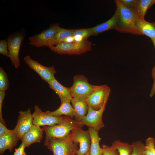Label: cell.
Wrapping results in <instances>:
<instances>
[{"label":"cell","instance_id":"obj_35","mask_svg":"<svg viewBox=\"0 0 155 155\" xmlns=\"http://www.w3.org/2000/svg\"><path fill=\"white\" fill-rule=\"evenodd\" d=\"M152 73L154 83L150 94V96L151 97H153L155 94V66L152 70Z\"/></svg>","mask_w":155,"mask_h":155},{"label":"cell","instance_id":"obj_37","mask_svg":"<svg viewBox=\"0 0 155 155\" xmlns=\"http://www.w3.org/2000/svg\"><path fill=\"white\" fill-rule=\"evenodd\" d=\"M85 155H90V150Z\"/></svg>","mask_w":155,"mask_h":155},{"label":"cell","instance_id":"obj_4","mask_svg":"<svg viewBox=\"0 0 155 155\" xmlns=\"http://www.w3.org/2000/svg\"><path fill=\"white\" fill-rule=\"evenodd\" d=\"M80 122L69 117L65 122L52 127L43 126L42 128L46 134V137L55 138H61L69 135L73 129L82 127Z\"/></svg>","mask_w":155,"mask_h":155},{"label":"cell","instance_id":"obj_18","mask_svg":"<svg viewBox=\"0 0 155 155\" xmlns=\"http://www.w3.org/2000/svg\"><path fill=\"white\" fill-rule=\"evenodd\" d=\"M71 102L75 111V120L80 122L86 115L88 106L84 100L73 98Z\"/></svg>","mask_w":155,"mask_h":155},{"label":"cell","instance_id":"obj_16","mask_svg":"<svg viewBox=\"0 0 155 155\" xmlns=\"http://www.w3.org/2000/svg\"><path fill=\"white\" fill-rule=\"evenodd\" d=\"M137 29L140 34L149 37L152 42L155 41V22H150L144 19L138 18L135 22Z\"/></svg>","mask_w":155,"mask_h":155},{"label":"cell","instance_id":"obj_28","mask_svg":"<svg viewBox=\"0 0 155 155\" xmlns=\"http://www.w3.org/2000/svg\"><path fill=\"white\" fill-rule=\"evenodd\" d=\"M93 28L86 29H74L73 36H80L84 39H87L90 36H92Z\"/></svg>","mask_w":155,"mask_h":155},{"label":"cell","instance_id":"obj_29","mask_svg":"<svg viewBox=\"0 0 155 155\" xmlns=\"http://www.w3.org/2000/svg\"><path fill=\"white\" fill-rule=\"evenodd\" d=\"M102 155H119L117 150L112 146L103 145L102 146Z\"/></svg>","mask_w":155,"mask_h":155},{"label":"cell","instance_id":"obj_17","mask_svg":"<svg viewBox=\"0 0 155 155\" xmlns=\"http://www.w3.org/2000/svg\"><path fill=\"white\" fill-rule=\"evenodd\" d=\"M19 140L14 129L12 132L0 137V155H3L7 150L11 152Z\"/></svg>","mask_w":155,"mask_h":155},{"label":"cell","instance_id":"obj_5","mask_svg":"<svg viewBox=\"0 0 155 155\" xmlns=\"http://www.w3.org/2000/svg\"><path fill=\"white\" fill-rule=\"evenodd\" d=\"M93 86V91L84 101L88 107L98 110L106 104L111 89L106 85Z\"/></svg>","mask_w":155,"mask_h":155},{"label":"cell","instance_id":"obj_30","mask_svg":"<svg viewBox=\"0 0 155 155\" xmlns=\"http://www.w3.org/2000/svg\"><path fill=\"white\" fill-rule=\"evenodd\" d=\"M8 51L7 39L0 40V54L6 57H8Z\"/></svg>","mask_w":155,"mask_h":155},{"label":"cell","instance_id":"obj_34","mask_svg":"<svg viewBox=\"0 0 155 155\" xmlns=\"http://www.w3.org/2000/svg\"><path fill=\"white\" fill-rule=\"evenodd\" d=\"M13 131V129L10 130L7 129L6 125L0 122V137L10 133Z\"/></svg>","mask_w":155,"mask_h":155},{"label":"cell","instance_id":"obj_12","mask_svg":"<svg viewBox=\"0 0 155 155\" xmlns=\"http://www.w3.org/2000/svg\"><path fill=\"white\" fill-rule=\"evenodd\" d=\"M71 134L73 141L79 145L77 155H85L90 148V139L88 130H83L82 127H77L71 131Z\"/></svg>","mask_w":155,"mask_h":155},{"label":"cell","instance_id":"obj_7","mask_svg":"<svg viewBox=\"0 0 155 155\" xmlns=\"http://www.w3.org/2000/svg\"><path fill=\"white\" fill-rule=\"evenodd\" d=\"M59 28L58 24L51 25L48 28L40 33L29 37V44L37 48L44 46L49 48L53 46L54 38Z\"/></svg>","mask_w":155,"mask_h":155},{"label":"cell","instance_id":"obj_25","mask_svg":"<svg viewBox=\"0 0 155 155\" xmlns=\"http://www.w3.org/2000/svg\"><path fill=\"white\" fill-rule=\"evenodd\" d=\"M131 145L132 150L131 155H145V145L141 142H133Z\"/></svg>","mask_w":155,"mask_h":155},{"label":"cell","instance_id":"obj_32","mask_svg":"<svg viewBox=\"0 0 155 155\" xmlns=\"http://www.w3.org/2000/svg\"><path fill=\"white\" fill-rule=\"evenodd\" d=\"M26 147L25 144L22 142L19 147L15 149L13 155H26L25 151Z\"/></svg>","mask_w":155,"mask_h":155},{"label":"cell","instance_id":"obj_27","mask_svg":"<svg viewBox=\"0 0 155 155\" xmlns=\"http://www.w3.org/2000/svg\"><path fill=\"white\" fill-rule=\"evenodd\" d=\"M145 155H155V139L149 137L146 140Z\"/></svg>","mask_w":155,"mask_h":155},{"label":"cell","instance_id":"obj_38","mask_svg":"<svg viewBox=\"0 0 155 155\" xmlns=\"http://www.w3.org/2000/svg\"><path fill=\"white\" fill-rule=\"evenodd\" d=\"M154 44V45L155 46V41H153L152 42Z\"/></svg>","mask_w":155,"mask_h":155},{"label":"cell","instance_id":"obj_8","mask_svg":"<svg viewBox=\"0 0 155 155\" xmlns=\"http://www.w3.org/2000/svg\"><path fill=\"white\" fill-rule=\"evenodd\" d=\"M34 111L32 114L33 124L40 127L47 126L52 127L65 122L69 117L63 116H55L43 112L37 105H35Z\"/></svg>","mask_w":155,"mask_h":155},{"label":"cell","instance_id":"obj_14","mask_svg":"<svg viewBox=\"0 0 155 155\" xmlns=\"http://www.w3.org/2000/svg\"><path fill=\"white\" fill-rule=\"evenodd\" d=\"M44 130L40 127L33 125L30 130L23 136L21 141L26 147L33 144L40 143L43 137Z\"/></svg>","mask_w":155,"mask_h":155},{"label":"cell","instance_id":"obj_23","mask_svg":"<svg viewBox=\"0 0 155 155\" xmlns=\"http://www.w3.org/2000/svg\"><path fill=\"white\" fill-rule=\"evenodd\" d=\"M111 146L117 150L119 155H131V154L132 148L131 144L117 140L112 143Z\"/></svg>","mask_w":155,"mask_h":155},{"label":"cell","instance_id":"obj_22","mask_svg":"<svg viewBox=\"0 0 155 155\" xmlns=\"http://www.w3.org/2000/svg\"><path fill=\"white\" fill-rule=\"evenodd\" d=\"M154 3L155 0H136L133 10L138 18L144 19V16L147 10Z\"/></svg>","mask_w":155,"mask_h":155},{"label":"cell","instance_id":"obj_31","mask_svg":"<svg viewBox=\"0 0 155 155\" xmlns=\"http://www.w3.org/2000/svg\"><path fill=\"white\" fill-rule=\"evenodd\" d=\"M5 96V91H0V121L5 125V122L3 118L2 113L3 103Z\"/></svg>","mask_w":155,"mask_h":155},{"label":"cell","instance_id":"obj_2","mask_svg":"<svg viewBox=\"0 0 155 155\" xmlns=\"http://www.w3.org/2000/svg\"><path fill=\"white\" fill-rule=\"evenodd\" d=\"M44 144L53 152V155H75L78 150V144L73 141L71 132L61 138L46 137Z\"/></svg>","mask_w":155,"mask_h":155},{"label":"cell","instance_id":"obj_11","mask_svg":"<svg viewBox=\"0 0 155 155\" xmlns=\"http://www.w3.org/2000/svg\"><path fill=\"white\" fill-rule=\"evenodd\" d=\"M19 113L17 124L13 129L19 140H21L33 125V118L30 108L26 111H20Z\"/></svg>","mask_w":155,"mask_h":155},{"label":"cell","instance_id":"obj_33","mask_svg":"<svg viewBox=\"0 0 155 155\" xmlns=\"http://www.w3.org/2000/svg\"><path fill=\"white\" fill-rule=\"evenodd\" d=\"M121 3L126 7L133 9L136 2V0H120Z\"/></svg>","mask_w":155,"mask_h":155},{"label":"cell","instance_id":"obj_6","mask_svg":"<svg viewBox=\"0 0 155 155\" xmlns=\"http://www.w3.org/2000/svg\"><path fill=\"white\" fill-rule=\"evenodd\" d=\"M73 98L85 100L93 92L94 86L83 75H76L73 77V84L69 88Z\"/></svg>","mask_w":155,"mask_h":155},{"label":"cell","instance_id":"obj_24","mask_svg":"<svg viewBox=\"0 0 155 155\" xmlns=\"http://www.w3.org/2000/svg\"><path fill=\"white\" fill-rule=\"evenodd\" d=\"M74 30L65 29L60 27L57 31L54 38V46L60 42L62 40L72 36Z\"/></svg>","mask_w":155,"mask_h":155},{"label":"cell","instance_id":"obj_9","mask_svg":"<svg viewBox=\"0 0 155 155\" xmlns=\"http://www.w3.org/2000/svg\"><path fill=\"white\" fill-rule=\"evenodd\" d=\"M25 35V33L19 32L11 34L7 38L8 57L16 69L18 68L20 65L19 51Z\"/></svg>","mask_w":155,"mask_h":155},{"label":"cell","instance_id":"obj_36","mask_svg":"<svg viewBox=\"0 0 155 155\" xmlns=\"http://www.w3.org/2000/svg\"><path fill=\"white\" fill-rule=\"evenodd\" d=\"M74 42V38L73 36L68 37L61 40V42L70 43Z\"/></svg>","mask_w":155,"mask_h":155},{"label":"cell","instance_id":"obj_26","mask_svg":"<svg viewBox=\"0 0 155 155\" xmlns=\"http://www.w3.org/2000/svg\"><path fill=\"white\" fill-rule=\"evenodd\" d=\"M9 82L4 69L0 67V91H5L8 88Z\"/></svg>","mask_w":155,"mask_h":155},{"label":"cell","instance_id":"obj_20","mask_svg":"<svg viewBox=\"0 0 155 155\" xmlns=\"http://www.w3.org/2000/svg\"><path fill=\"white\" fill-rule=\"evenodd\" d=\"M88 130L90 139V155H102V149L99 144L101 139L98 131L91 127H88Z\"/></svg>","mask_w":155,"mask_h":155},{"label":"cell","instance_id":"obj_13","mask_svg":"<svg viewBox=\"0 0 155 155\" xmlns=\"http://www.w3.org/2000/svg\"><path fill=\"white\" fill-rule=\"evenodd\" d=\"M106 105H104L98 110H94L88 107V113L80 122V124L93 128L98 131L102 128L104 125L102 120V116Z\"/></svg>","mask_w":155,"mask_h":155},{"label":"cell","instance_id":"obj_21","mask_svg":"<svg viewBox=\"0 0 155 155\" xmlns=\"http://www.w3.org/2000/svg\"><path fill=\"white\" fill-rule=\"evenodd\" d=\"M69 102H63L58 108L55 110L50 111H46V112L48 114L57 117L64 116H68L71 118L74 117L75 111L73 106Z\"/></svg>","mask_w":155,"mask_h":155},{"label":"cell","instance_id":"obj_1","mask_svg":"<svg viewBox=\"0 0 155 155\" xmlns=\"http://www.w3.org/2000/svg\"><path fill=\"white\" fill-rule=\"evenodd\" d=\"M115 1L118 14L117 22L115 30L123 33L141 35L136 27L135 22L138 17L134 11L125 6L120 0Z\"/></svg>","mask_w":155,"mask_h":155},{"label":"cell","instance_id":"obj_3","mask_svg":"<svg viewBox=\"0 0 155 155\" xmlns=\"http://www.w3.org/2000/svg\"><path fill=\"white\" fill-rule=\"evenodd\" d=\"M92 45L90 42L84 39L81 42L70 43L61 42L49 48L58 54L80 55L91 50Z\"/></svg>","mask_w":155,"mask_h":155},{"label":"cell","instance_id":"obj_19","mask_svg":"<svg viewBox=\"0 0 155 155\" xmlns=\"http://www.w3.org/2000/svg\"><path fill=\"white\" fill-rule=\"evenodd\" d=\"M118 20V14L116 11L113 16L108 20L93 27L92 36H96L105 31L112 29L115 30Z\"/></svg>","mask_w":155,"mask_h":155},{"label":"cell","instance_id":"obj_15","mask_svg":"<svg viewBox=\"0 0 155 155\" xmlns=\"http://www.w3.org/2000/svg\"><path fill=\"white\" fill-rule=\"evenodd\" d=\"M48 84L49 87L58 95L61 103L65 102H71L73 97L69 88L63 86L55 78Z\"/></svg>","mask_w":155,"mask_h":155},{"label":"cell","instance_id":"obj_10","mask_svg":"<svg viewBox=\"0 0 155 155\" xmlns=\"http://www.w3.org/2000/svg\"><path fill=\"white\" fill-rule=\"evenodd\" d=\"M24 60L30 69L35 71L42 80L48 83L55 78L56 71L54 66H44L33 59L28 55L25 56Z\"/></svg>","mask_w":155,"mask_h":155}]
</instances>
